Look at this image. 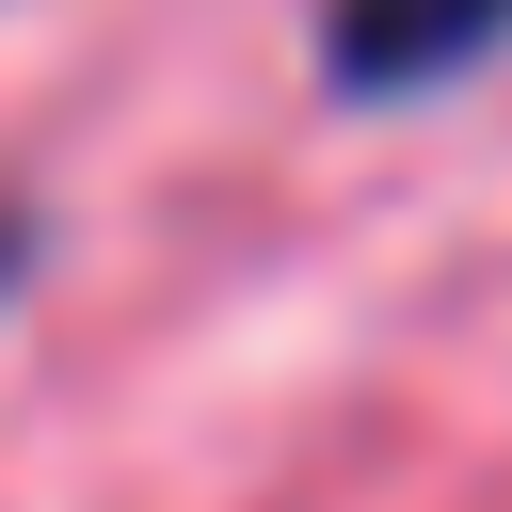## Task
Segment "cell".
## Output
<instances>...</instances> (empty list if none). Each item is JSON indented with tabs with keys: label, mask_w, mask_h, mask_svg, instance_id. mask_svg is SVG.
Instances as JSON below:
<instances>
[{
	"label": "cell",
	"mask_w": 512,
	"mask_h": 512,
	"mask_svg": "<svg viewBox=\"0 0 512 512\" xmlns=\"http://www.w3.org/2000/svg\"><path fill=\"white\" fill-rule=\"evenodd\" d=\"M512 48V0H320V80L336 96H432Z\"/></svg>",
	"instance_id": "cell-1"
},
{
	"label": "cell",
	"mask_w": 512,
	"mask_h": 512,
	"mask_svg": "<svg viewBox=\"0 0 512 512\" xmlns=\"http://www.w3.org/2000/svg\"><path fill=\"white\" fill-rule=\"evenodd\" d=\"M16 272H32V208H0V304H16Z\"/></svg>",
	"instance_id": "cell-2"
}]
</instances>
